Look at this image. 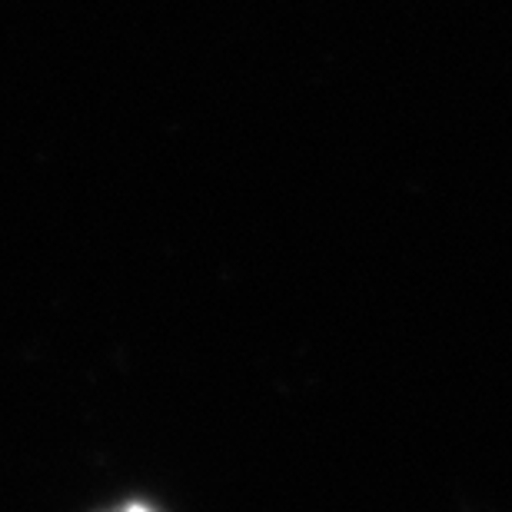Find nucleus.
<instances>
[{"mask_svg": "<svg viewBox=\"0 0 512 512\" xmlns=\"http://www.w3.org/2000/svg\"><path fill=\"white\" fill-rule=\"evenodd\" d=\"M124 512H150V509H143V506H127Z\"/></svg>", "mask_w": 512, "mask_h": 512, "instance_id": "nucleus-1", "label": "nucleus"}]
</instances>
